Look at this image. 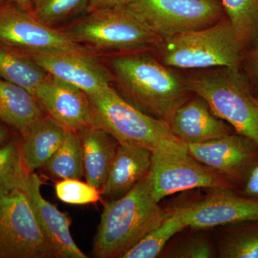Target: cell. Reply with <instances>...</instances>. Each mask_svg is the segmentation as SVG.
I'll use <instances>...</instances> for the list:
<instances>
[{"label": "cell", "instance_id": "8", "mask_svg": "<svg viewBox=\"0 0 258 258\" xmlns=\"http://www.w3.org/2000/svg\"><path fill=\"white\" fill-rule=\"evenodd\" d=\"M124 6L161 40L208 28L222 11L217 0H128Z\"/></svg>", "mask_w": 258, "mask_h": 258}, {"label": "cell", "instance_id": "21", "mask_svg": "<svg viewBox=\"0 0 258 258\" xmlns=\"http://www.w3.org/2000/svg\"><path fill=\"white\" fill-rule=\"evenodd\" d=\"M41 67L25 52L0 43V78L35 95L48 77Z\"/></svg>", "mask_w": 258, "mask_h": 258}, {"label": "cell", "instance_id": "2", "mask_svg": "<svg viewBox=\"0 0 258 258\" xmlns=\"http://www.w3.org/2000/svg\"><path fill=\"white\" fill-rule=\"evenodd\" d=\"M111 66L120 87L144 113L169 123L189 99L186 81L154 57L143 54L118 56Z\"/></svg>", "mask_w": 258, "mask_h": 258}, {"label": "cell", "instance_id": "30", "mask_svg": "<svg viewBox=\"0 0 258 258\" xmlns=\"http://www.w3.org/2000/svg\"><path fill=\"white\" fill-rule=\"evenodd\" d=\"M238 192L247 198L258 200V164L249 176L243 189Z\"/></svg>", "mask_w": 258, "mask_h": 258}, {"label": "cell", "instance_id": "20", "mask_svg": "<svg viewBox=\"0 0 258 258\" xmlns=\"http://www.w3.org/2000/svg\"><path fill=\"white\" fill-rule=\"evenodd\" d=\"M45 115L28 90L0 78V121L22 134Z\"/></svg>", "mask_w": 258, "mask_h": 258}, {"label": "cell", "instance_id": "6", "mask_svg": "<svg viewBox=\"0 0 258 258\" xmlns=\"http://www.w3.org/2000/svg\"><path fill=\"white\" fill-rule=\"evenodd\" d=\"M64 31L74 41L100 50H134L155 45L161 40L125 6L91 12Z\"/></svg>", "mask_w": 258, "mask_h": 258}, {"label": "cell", "instance_id": "5", "mask_svg": "<svg viewBox=\"0 0 258 258\" xmlns=\"http://www.w3.org/2000/svg\"><path fill=\"white\" fill-rule=\"evenodd\" d=\"M88 98L95 126L106 131L118 142L136 144L153 152L163 144L179 140L167 122L128 103L111 86Z\"/></svg>", "mask_w": 258, "mask_h": 258}, {"label": "cell", "instance_id": "11", "mask_svg": "<svg viewBox=\"0 0 258 258\" xmlns=\"http://www.w3.org/2000/svg\"><path fill=\"white\" fill-rule=\"evenodd\" d=\"M186 146L191 157L220 174L235 190L243 189L258 164V144L237 132Z\"/></svg>", "mask_w": 258, "mask_h": 258}, {"label": "cell", "instance_id": "18", "mask_svg": "<svg viewBox=\"0 0 258 258\" xmlns=\"http://www.w3.org/2000/svg\"><path fill=\"white\" fill-rule=\"evenodd\" d=\"M66 130L45 115L21 134L20 150L29 172H35L46 165L62 143Z\"/></svg>", "mask_w": 258, "mask_h": 258}, {"label": "cell", "instance_id": "9", "mask_svg": "<svg viewBox=\"0 0 258 258\" xmlns=\"http://www.w3.org/2000/svg\"><path fill=\"white\" fill-rule=\"evenodd\" d=\"M0 251L3 257H55L21 189L0 191Z\"/></svg>", "mask_w": 258, "mask_h": 258}, {"label": "cell", "instance_id": "12", "mask_svg": "<svg viewBox=\"0 0 258 258\" xmlns=\"http://www.w3.org/2000/svg\"><path fill=\"white\" fill-rule=\"evenodd\" d=\"M179 210L187 227L197 230L258 220V200L231 188H214L203 200Z\"/></svg>", "mask_w": 258, "mask_h": 258}, {"label": "cell", "instance_id": "4", "mask_svg": "<svg viewBox=\"0 0 258 258\" xmlns=\"http://www.w3.org/2000/svg\"><path fill=\"white\" fill-rule=\"evenodd\" d=\"M164 42L161 50L164 64L183 69H238L246 44L229 20L180 34Z\"/></svg>", "mask_w": 258, "mask_h": 258}, {"label": "cell", "instance_id": "25", "mask_svg": "<svg viewBox=\"0 0 258 258\" xmlns=\"http://www.w3.org/2000/svg\"><path fill=\"white\" fill-rule=\"evenodd\" d=\"M29 173L22 158L20 139L0 146V191L21 189Z\"/></svg>", "mask_w": 258, "mask_h": 258}, {"label": "cell", "instance_id": "27", "mask_svg": "<svg viewBox=\"0 0 258 258\" xmlns=\"http://www.w3.org/2000/svg\"><path fill=\"white\" fill-rule=\"evenodd\" d=\"M89 0H42L34 9L35 18L50 27L63 21L79 13L87 10Z\"/></svg>", "mask_w": 258, "mask_h": 258}, {"label": "cell", "instance_id": "37", "mask_svg": "<svg viewBox=\"0 0 258 258\" xmlns=\"http://www.w3.org/2000/svg\"><path fill=\"white\" fill-rule=\"evenodd\" d=\"M0 257H3V256H2L1 251H0Z\"/></svg>", "mask_w": 258, "mask_h": 258}, {"label": "cell", "instance_id": "35", "mask_svg": "<svg viewBox=\"0 0 258 258\" xmlns=\"http://www.w3.org/2000/svg\"><path fill=\"white\" fill-rule=\"evenodd\" d=\"M42 0H33L34 9H35V8H37V7L38 6L39 4H40V2Z\"/></svg>", "mask_w": 258, "mask_h": 258}, {"label": "cell", "instance_id": "26", "mask_svg": "<svg viewBox=\"0 0 258 258\" xmlns=\"http://www.w3.org/2000/svg\"><path fill=\"white\" fill-rule=\"evenodd\" d=\"M228 20L245 43L258 35V0H222Z\"/></svg>", "mask_w": 258, "mask_h": 258}, {"label": "cell", "instance_id": "32", "mask_svg": "<svg viewBox=\"0 0 258 258\" xmlns=\"http://www.w3.org/2000/svg\"><path fill=\"white\" fill-rule=\"evenodd\" d=\"M11 2L13 4L16 5L17 6L20 7V8L24 10L29 12V13H33V2L32 0H8Z\"/></svg>", "mask_w": 258, "mask_h": 258}, {"label": "cell", "instance_id": "17", "mask_svg": "<svg viewBox=\"0 0 258 258\" xmlns=\"http://www.w3.org/2000/svg\"><path fill=\"white\" fill-rule=\"evenodd\" d=\"M106 181L101 190L106 201L128 194L149 174L152 151L136 144L118 142Z\"/></svg>", "mask_w": 258, "mask_h": 258}, {"label": "cell", "instance_id": "36", "mask_svg": "<svg viewBox=\"0 0 258 258\" xmlns=\"http://www.w3.org/2000/svg\"><path fill=\"white\" fill-rule=\"evenodd\" d=\"M5 5V0H0V9Z\"/></svg>", "mask_w": 258, "mask_h": 258}, {"label": "cell", "instance_id": "10", "mask_svg": "<svg viewBox=\"0 0 258 258\" xmlns=\"http://www.w3.org/2000/svg\"><path fill=\"white\" fill-rule=\"evenodd\" d=\"M0 43L24 52H67L90 55L64 32L39 21L16 5L0 9Z\"/></svg>", "mask_w": 258, "mask_h": 258}, {"label": "cell", "instance_id": "31", "mask_svg": "<svg viewBox=\"0 0 258 258\" xmlns=\"http://www.w3.org/2000/svg\"><path fill=\"white\" fill-rule=\"evenodd\" d=\"M128 0H89L87 12L104 9V8H113V7L124 6Z\"/></svg>", "mask_w": 258, "mask_h": 258}, {"label": "cell", "instance_id": "14", "mask_svg": "<svg viewBox=\"0 0 258 258\" xmlns=\"http://www.w3.org/2000/svg\"><path fill=\"white\" fill-rule=\"evenodd\" d=\"M47 74L88 96L111 86V76L91 55L67 52H25Z\"/></svg>", "mask_w": 258, "mask_h": 258}, {"label": "cell", "instance_id": "33", "mask_svg": "<svg viewBox=\"0 0 258 258\" xmlns=\"http://www.w3.org/2000/svg\"><path fill=\"white\" fill-rule=\"evenodd\" d=\"M10 137V131L5 126L3 122L0 121V146L7 142Z\"/></svg>", "mask_w": 258, "mask_h": 258}, {"label": "cell", "instance_id": "13", "mask_svg": "<svg viewBox=\"0 0 258 258\" xmlns=\"http://www.w3.org/2000/svg\"><path fill=\"white\" fill-rule=\"evenodd\" d=\"M43 111L68 130L95 126L86 93L49 75L35 95Z\"/></svg>", "mask_w": 258, "mask_h": 258}, {"label": "cell", "instance_id": "24", "mask_svg": "<svg viewBox=\"0 0 258 258\" xmlns=\"http://www.w3.org/2000/svg\"><path fill=\"white\" fill-rule=\"evenodd\" d=\"M232 225L220 244V257L258 258V220Z\"/></svg>", "mask_w": 258, "mask_h": 258}, {"label": "cell", "instance_id": "29", "mask_svg": "<svg viewBox=\"0 0 258 258\" xmlns=\"http://www.w3.org/2000/svg\"><path fill=\"white\" fill-rule=\"evenodd\" d=\"M214 251L206 237L201 235L188 237L171 252L170 257L178 258H210Z\"/></svg>", "mask_w": 258, "mask_h": 258}, {"label": "cell", "instance_id": "34", "mask_svg": "<svg viewBox=\"0 0 258 258\" xmlns=\"http://www.w3.org/2000/svg\"><path fill=\"white\" fill-rule=\"evenodd\" d=\"M254 62H255L256 67L258 71V48L256 50L254 55Z\"/></svg>", "mask_w": 258, "mask_h": 258}, {"label": "cell", "instance_id": "15", "mask_svg": "<svg viewBox=\"0 0 258 258\" xmlns=\"http://www.w3.org/2000/svg\"><path fill=\"white\" fill-rule=\"evenodd\" d=\"M41 181L35 172L29 173L21 186L28 197L39 225L55 257L87 258L71 236V219L42 197Z\"/></svg>", "mask_w": 258, "mask_h": 258}, {"label": "cell", "instance_id": "23", "mask_svg": "<svg viewBox=\"0 0 258 258\" xmlns=\"http://www.w3.org/2000/svg\"><path fill=\"white\" fill-rule=\"evenodd\" d=\"M187 227L179 208L171 210L170 215L160 225L149 232L121 258H155L167 242L178 232Z\"/></svg>", "mask_w": 258, "mask_h": 258}, {"label": "cell", "instance_id": "16", "mask_svg": "<svg viewBox=\"0 0 258 258\" xmlns=\"http://www.w3.org/2000/svg\"><path fill=\"white\" fill-rule=\"evenodd\" d=\"M168 123L172 134L186 145L205 143L232 133L227 123L214 114L208 103L198 96L179 106Z\"/></svg>", "mask_w": 258, "mask_h": 258}, {"label": "cell", "instance_id": "1", "mask_svg": "<svg viewBox=\"0 0 258 258\" xmlns=\"http://www.w3.org/2000/svg\"><path fill=\"white\" fill-rule=\"evenodd\" d=\"M159 203L147 176L124 196L106 201L93 241L95 257H120L160 225L171 210H164Z\"/></svg>", "mask_w": 258, "mask_h": 258}, {"label": "cell", "instance_id": "22", "mask_svg": "<svg viewBox=\"0 0 258 258\" xmlns=\"http://www.w3.org/2000/svg\"><path fill=\"white\" fill-rule=\"evenodd\" d=\"M44 168L55 179H80L83 177L82 145L78 132L66 130L60 147Z\"/></svg>", "mask_w": 258, "mask_h": 258}, {"label": "cell", "instance_id": "19", "mask_svg": "<svg viewBox=\"0 0 258 258\" xmlns=\"http://www.w3.org/2000/svg\"><path fill=\"white\" fill-rule=\"evenodd\" d=\"M78 134L82 145L86 181L101 190L119 143L111 134L96 126L83 129Z\"/></svg>", "mask_w": 258, "mask_h": 258}, {"label": "cell", "instance_id": "28", "mask_svg": "<svg viewBox=\"0 0 258 258\" xmlns=\"http://www.w3.org/2000/svg\"><path fill=\"white\" fill-rule=\"evenodd\" d=\"M56 196L62 203L85 205L101 200V190L80 179H60L55 185Z\"/></svg>", "mask_w": 258, "mask_h": 258}, {"label": "cell", "instance_id": "3", "mask_svg": "<svg viewBox=\"0 0 258 258\" xmlns=\"http://www.w3.org/2000/svg\"><path fill=\"white\" fill-rule=\"evenodd\" d=\"M186 85L190 92L208 103L214 114L258 144V98L251 93L238 69L201 73L186 80Z\"/></svg>", "mask_w": 258, "mask_h": 258}, {"label": "cell", "instance_id": "7", "mask_svg": "<svg viewBox=\"0 0 258 258\" xmlns=\"http://www.w3.org/2000/svg\"><path fill=\"white\" fill-rule=\"evenodd\" d=\"M147 177L158 203L169 195L197 188L234 189L220 174L191 157L186 144L179 140L153 151Z\"/></svg>", "mask_w": 258, "mask_h": 258}]
</instances>
